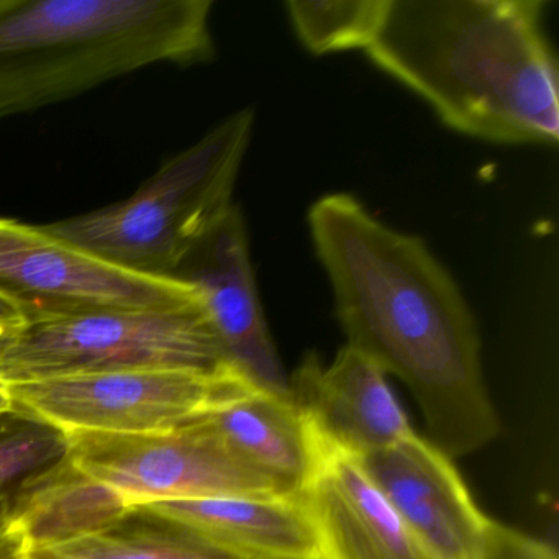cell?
I'll return each instance as SVG.
<instances>
[{"instance_id": "6da1fadb", "label": "cell", "mask_w": 559, "mask_h": 559, "mask_svg": "<svg viewBox=\"0 0 559 559\" xmlns=\"http://www.w3.org/2000/svg\"><path fill=\"white\" fill-rule=\"evenodd\" d=\"M309 224L346 345L404 382L427 440L451 460L489 444L500 421L484 379L476 322L427 245L342 192L319 199Z\"/></svg>"}, {"instance_id": "7a4b0ae2", "label": "cell", "mask_w": 559, "mask_h": 559, "mask_svg": "<svg viewBox=\"0 0 559 559\" xmlns=\"http://www.w3.org/2000/svg\"><path fill=\"white\" fill-rule=\"evenodd\" d=\"M545 8L542 0H388L366 51L457 132L555 145L558 68Z\"/></svg>"}, {"instance_id": "3957f363", "label": "cell", "mask_w": 559, "mask_h": 559, "mask_svg": "<svg viewBox=\"0 0 559 559\" xmlns=\"http://www.w3.org/2000/svg\"><path fill=\"white\" fill-rule=\"evenodd\" d=\"M211 0H0V122L159 64L209 63Z\"/></svg>"}, {"instance_id": "277c9868", "label": "cell", "mask_w": 559, "mask_h": 559, "mask_svg": "<svg viewBox=\"0 0 559 559\" xmlns=\"http://www.w3.org/2000/svg\"><path fill=\"white\" fill-rule=\"evenodd\" d=\"M253 123V110H238L163 163L130 198L45 228L126 270L175 276L234 207Z\"/></svg>"}, {"instance_id": "5b68a950", "label": "cell", "mask_w": 559, "mask_h": 559, "mask_svg": "<svg viewBox=\"0 0 559 559\" xmlns=\"http://www.w3.org/2000/svg\"><path fill=\"white\" fill-rule=\"evenodd\" d=\"M227 366L205 307L104 310L25 326L0 362V381L15 384L139 369L214 371Z\"/></svg>"}, {"instance_id": "8992f818", "label": "cell", "mask_w": 559, "mask_h": 559, "mask_svg": "<svg viewBox=\"0 0 559 559\" xmlns=\"http://www.w3.org/2000/svg\"><path fill=\"white\" fill-rule=\"evenodd\" d=\"M14 411L70 431L156 433L192 424L258 389L237 369L90 372L8 384Z\"/></svg>"}, {"instance_id": "52a82bcc", "label": "cell", "mask_w": 559, "mask_h": 559, "mask_svg": "<svg viewBox=\"0 0 559 559\" xmlns=\"http://www.w3.org/2000/svg\"><path fill=\"white\" fill-rule=\"evenodd\" d=\"M0 299L27 325L104 310H181L205 307L201 294L178 277L117 266L45 225L0 217Z\"/></svg>"}, {"instance_id": "ba28073f", "label": "cell", "mask_w": 559, "mask_h": 559, "mask_svg": "<svg viewBox=\"0 0 559 559\" xmlns=\"http://www.w3.org/2000/svg\"><path fill=\"white\" fill-rule=\"evenodd\" d=\"M64 438L71 466L122 493L135 512L163 500L283 496L240 463L201 418L156 433L76 430Z\"/></svg>"}, {"instance_id": "9c48e42d", "label": "cell", "mask_w": 559, "mask_h": 559, "mask_svg": "<svg viewBox=\"0 0 559 559\" xmlns=\"http://www.w3.org/2000/svg\"><path fill=\"white\" fill-rule=\"evenodd\" d=\"M199 290L228 365L261 391L289 395V378L264 320L238 205L182 261L175 276Z\"/></svg>"}, {"instance_id": "30bf717a", "label": "cell", "mask_w": 559, "mask_h": 559, "mask_svg": "<svg viewBox=\"0 0 559 559\" xmlns=\"http://www.w3.org/2000/svg\"><path fill=\"white\" fill-rule=\"evenodd\" d=\"M408 528L441 559H483L493 520L474 502L450 456L417 431L358 457Z\"/></svg>"}, {"instance_id": "8fae6325", "label": "cell", "mask_w": 559, "mask_h": 559, "mask_svg": "<svg viewBox=\"0 0 559 559\" xmlns=\"http://www.w3.org/2000/svg\"><path fill=\"white\" fill-rule=\"evenodd\" d=\"M289 395L320 438L356 457L415 431L389 388L388 374L348 345L329 366L307 353L289 378Z\"/></svg>"}, {"instance_id": "7c38bea8", "label": "cell", "mask_w": 559, "mask_h": 559, "mask_svg": "<svg viewBox=\"0 0 559 559\" xmlns=\"http://www.w3.org/2000/svg\"><path fill=\"white\" fill-rule=\"evenodd\" d=\"M313 435L316 469L302 499L320 559H441L392 509L358 457Z\"/></svg>"}, {"instance_id": "4fadbf2b", "label": "cell", "mask_w": 559, "mask_h": 559, "mask_svg": "<svg viewBox=\"0 0 559 559\" xmlns=\"http://www.w3.org/2000/svg\"><path fill=\"white\" fill-rule=\"evenodd\" d=\"M135 513L175 526L228 559H320L316 526L302 497L163 500Z\"/></svg>"}, {"instance_id": "5bb4252c", "label": "cell", "mask_w": 559, "mask_h": 559, "mask_svg": "<svg viewBox=\"0 0 559 559\" xmlns=\"http://www.w3.org/2000/svg\"><path fill=\"white\" fill-rule=\"evenodd\" d=\"M245 466L280 493L302 497L317 463V440L290 395L254 389L201 418Z\"/></svg>"}, {"instance_id": "9a60e30c", "label": "cell", "mask_w": 559, "mask_h": 559, "mask_svg": "<svg viewBox=\"0 0 559 559\" xmlns=\"http://www.w3.org/2000/svg\"><path fill=\"white\" fill-rule=\"evenodd\" d=\"M133 513L122 493L80 473L67 456L14 493V522L31 551L112 528Z\"/></svg>"}, {"instance_id": "2e32d148", "label": "cell", "mask_w": 559, "mask_h": 559, "mask_svg": "<svg viewBox=\"0 0 559 559\" xmlns=\"http://www.w3.org/2000/svg\"><path fill=\"white\" fill-rule=\"evenodd\" d=\"M166 525V523H165ZM28 559H228L194 536L166 525L120 528V525L61 545L32 549Z\"/></svg>"}, {"instance_id": "e0dca14e", "label": "cell", "mask_w": 559, "mask_h": 559, "mask_svg": "<svg viewBox=\"0 0 559 559\" xmlns=\"http://www.w3.org/2000/svg\"><path fill=\"white\" fill-rule=\"evenodd\" d=\"M290 22L300 41L313 55L368 50L374 44L388 0H333L287 2Z\"/></svg>"}, {"instance_id": "ac0fdd59", "label": "cell", "mask_w": 559, "mask_h": 559, "mask_svg": "<svg viewBox=\"0 0 559 559\" xmlns=\"http://www.w3.org/2000/svg\"><path fill=\"white\" fill-rule=\"evenodd\" d=\"M67 456V438L51 427L25 428L0 437V487L32 479Z\"/></svg>"}, {"instance_id": "d6986e66", "label": "cell", "mask_w": 559, "mask_h": 559, "mask_svg": "<svg viewBox=\"0 0 559 559\" xmlns=\"http://www.w3.org/2000/svg\"><path fill=\"white\" fill-rule=\"evenodd\" d=\"M31 545L14 522V493L0 487V559H28Z\"/></svg>"}, {"instance_id": "ffe728a7", "label": "cell", "mask_w": 559, "mask_h": 559, "mask_svg": "<svg viewBox=\"0 0 559 559\" xmlns=\"http://www.w3.org/2000/svg\"><path fill=\"white\" fill-rule=\"evenodd\" d=\"M27 326L24 316L8 300L0 299V338L15 336Z\"/></svg>"}, {"instance_id": "44dd1931", "label": "cell", "mask_w": 559, "mask_h": 559, "mask_svg": "<svg viewBox=\"0 0 559 559\" xmlns=\"http://www.w3.org/2000/svg\"><path fill=\"white\" fill-rule=\"evenodd\" d=\"M9 412H14V404H12L8 384L0 381V417H2V415L9 414Z\"/></svg>"}, {"instance_id": "7402d4cb", "label": "cell", "mask_w": 559, "mask_h": 559, "mask_svg": "<svg viewBox=\"0 0 559 559\" xmlns=\"http://www.w3.org/2000/svg\"><path fill=\"white\" fill-rule=\"evenodd\" d=\"M15 336H2V338H0V362H2L5 352H8V348L11 346L12 340H14Z\"/></svg>"}]
</instances>
